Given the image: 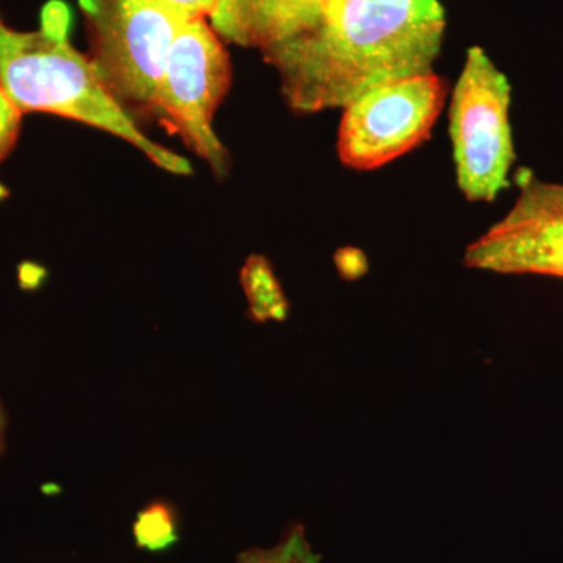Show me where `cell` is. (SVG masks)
I'll use <instances>...</instances> for the list:
<instances>
[{
	"label": "cell",
	"instance_id": "1",
	"mask_svg": "<svg viewBox=\"0 0 563 563\" xmlns=\"http://www.w3.org/2000/svg\"><path fill=\"white\" fill-rule=\"evenodd\" d=\"M444 27L440 0H321L312 20L262 54L291 110H343L379 85L433 70Z\"/></svg>",
	"mask_w": 563,
	"mask_h": 563
},
{
	"label": "cell",
	"instance_id": "2",
	"mask_svg": "<svg viewBox=\"0 0 563 563\" xmlns=\"http://www.w3.org/2000/svg\"><path fill=\"white\" fill-rule=\"evenodd\" d=\"M73 13L62 0L41 10L40 27L22 32L0 18V85L25 113H49L101 129L128 141L158 168L180 176L190 163L141 132L117 101L88 55L70 44Z\"/></svg>",
	"mask_w": 563,
	"mask_h": 563
},
{
	"label": "cell",
	"instance_id": "3",
	"mask_svg": "<svg viewBox=\"0 0 563 563\" xmlns=\"http://www.w3.org/2000/svg\"><path fill=\"white\" fill-rule=\"evenodd\" d=\"M90 60L122 107L152 111L169 52L188 18L155 0H79Z\"/></svg>",
	"mask_w": 563,
	"mask_h": 563
},
{
	"label": "cell",
	"instance_id": "4",
	"mask_svg": "<svg viewBox=\"0 0 563 563\" xmlns=\"http://www.w3.org/2000/svg\"><path fill=\"white\" fill-rule=\"evenodd\" d=\"M512 88L483 47H470L450 107L455 177L472 202L493 201L509 185L515 162Z\"/></svg>",
	"mask_w": 563,
	"mask_h": 563
},
{
	"label": "cell",
	"instance_id": "5",
	"mask_svg": "<svg viewBox=\"0 0 563 563\" xmlns=\"http://www.w3.org/2000/svg\"><path fill=\"white\" fill-rule=\"evenodd\" d=\"M232 65L207 18L185 22L174 40L152 111L221 176L228 166L213 120L228 95Z\"/></svg>",
	"mask_w": 563,
	"mask_h": 563
},
{
	"label": "cell",
	"instance_id": "6",
	"mask_svg": "<svg viewBox=\"0 0 563 563\" xmlns=\"http://www.w3.org/2000/svg\"><path fill=\"white\" fill-rule=\"evenodd\" d=\"M446 99V84L433 70L388 81L343 109L336 152L355 172H373L429 139Z\"/></svg>",
	"mask_w": 563,
	"mask_h": 563
},
{
	"label": "cell",
	"instance_id": "7",
	"mask_svg": "<svg viewBox=\"0 0 563 563\" xmlns=\"http://www.w3.org/2000/svg\"><path fill=\"white\" fill-rule=\"evenodd\" d=\"M466 268L563 279V185L521 173L506 217L466 246Z\"/></svg>",
	"mask_w": 563,
	"mask_h": 563
},
{
	"label": "cell",
	"instance_id": "8",
	"mask_svg": "<svg viewBox=\"0 0 563 563\" xmlns=\"http://www.w3.org/2000/svg\"><path fill=\"white\" fill-rule=\"evenodd\" d=\"M321 0H220L210 16L222 40L265 51L312 20Z\"/></svg>",
	"mask_w": 563,
	"mask_h": 563
},
{
	"label": "cell",
	"instance_id": "9",
	"mask_svg": "<svg viewBox=\"0 0 563 563\" xmlns=\"http://www.w3.org/2000/svg\"><path fill=\"white\" fill-rule=\"evenodd\" d=\"M242 280L250 299L251 314L255 320H284L287 302L268 263L261 257L251 258L244 266Z\"/></svg>",
	"mask_w": 563,
	"mask_h": 563
},
{
	"label": "cell",
	"instance_id": "10",
	"mask_svg": "<svg viewBox=\"0 0 563 563\" xmlns=\"http://www.w3.org/2000/svg\"><path fill=\"white\" fill-rule=\"evenodd\" d=\"M235 563H321L306 528L295 525L272 548H250L236 554Z\"/></svg>",
	"mask_w": 563,
	"mask_h": 563
},
{
	"label": "cell",
	"instance_id": "11",
	"mask_svg": "<svg viewBox=\"0 0 563 563\" xmlns=\"http://www.w3.org/2000/svg\"><path fill=\"white\" fill-rule=\"evenodd\" d=\"M136 544L144 550L163 551L177 540L176 517L165 503H154L141 510L133 525Z\"/></svg>",
	"mask_w": 563,
	"mask_h": 563
},
{
	"label": "cell",
	"instance_id": "12",
	"mask_svg": "<svg viewBox=\"0 0 563 563\" xmlns=\"http://www.w3.org/2000/svg\"><path fill=\"white\" fill-rule=\"evenodd\" d=\"M22 117L24 114L14 106L10 96L0 85V165L5 162V158L16 146L21 133ZM7 195L9 192L0 184V199L7 198Z\"/></svg>",
	"mask_w": 563,
	"mask_h": 563
},
{
	"label": "cell",
	"instance_id": "13",
	"mask_svg": "<svg viewBox=\"0 0 563 563\" xmlns=\"http://www.w3.org/2000/svg\"><path fill=\"white\" fill-rule=\"evenodd\" d=\"M155 2L177 11V13L188 18V20H195V18H207V20H210L220 0H155Z\"/></svg>",
	"mask_w": 563,
	"mask_h": 563
},
{
	"label": "cell",
	"instance_id": "14",
	"mask_svg": "<svg viewBox=\"0 0 563 563\" xmlns=\"http://www.w3.org/2000/svg\"><path fill=\"white\" fill-rule=\"evenodd\" d=\"M7 426H9V415H7L5 407H3L2 401H0V457H2L3 451H5L7 446Z\"/></svg>",
	"mask_w": 563,
	"mask_h": 563
}]
</instances>
